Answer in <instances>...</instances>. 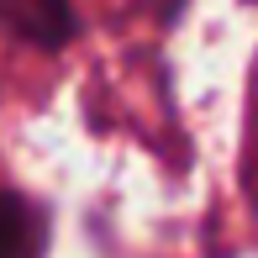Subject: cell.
Listing matches in <instances>:
<instances>
[{"mask_svg":"<svg viewBox=\"0 0 258 258\" xmlns=\"http://www.w3.org/2000/svg\"><path fill=\"white\" fill-rule=\"evenodd\" d=\"M0 32L32 48H63L79 32V16L74 0H0Z\"/></svg>","mask_w":258,"mask_h":258,"instance_id":"obj_1","label":"cell"},{"mask_svg":"<svg viewBox=\"0 0 258 258\" xmlns=\"http://www.w3.org/2000/svg\"><path fill=\"white\" fill-rule=\"evenodd\" d=\"M53 237L48 211L32 201L27 190L0 184V258H42Z\"/></svg>","mask_w":258,"mask_h":258,"instance_id":"obj_2","label":"cell"}]
</instances>
